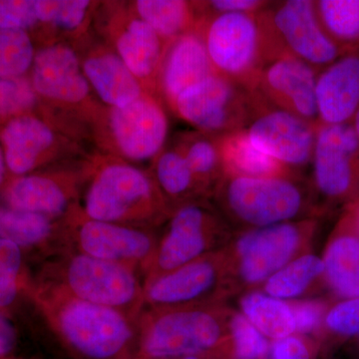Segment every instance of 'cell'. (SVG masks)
I'll return each mask as SVG.
<instances>
[{
    "label": "cell",
    "mask_w": 359,
    "mask_h": 359,
    "mask_svg": "<svg viewBox=\"0 0 359 359\" xmlns=\"http://www.w3.org/2000/svg\"><path fill=\"white\" fill-rule=\"evenodd\" d=\"M197 30L215 72L250 90L266 63L257 14L212 16L200 20Z\"/></svg>",
    "instance_id": "7c38bea8"
},
{
    "label": "cell",
    "mask_w": 359,
    "mask_h": 359,
    "mask_svg": "<svg viewBox=\"0 0 359 359\" xmlns=\"http://www.w3.org/2000/svg\"><path fill=\"white\" fill-rule=\"evenodd\" d=\"M129 6L150 25L166 43L197 29L199 15L195 1L186 0H136Z\"/></svg>",
    "instance_id": "83f0119b"
},
{
    "label": "cell",
    "mask_w": 359,
    "mask_h": 359,
    "mask_svg": "<svg viewBox=\"0 0 359 359\" xmlns=\"http://www.w3.org/2000/svg\"><path fill=\"white\" fill-rule=\"evenodd\" d=\"M79 210L88 219L149 229L172 212L150 171L105 153L82 164Z\"/></svg>",
    "instance_id": "6da1fadb"
},
{
    "label": "cell",
    "mask_w": 359,
    "mask_h": 359,
    "mask_svg": "<svg viewBox=\"0 0 359 359\" xmlns=\"http://www.w3.org/2000/svg\"><path fill=\"white\" fill-rule=\"evenodd\" d=\"M316 344L308 335L290 334L269 344L271 359H313Z\"/></svg>",
    "instance_id": "b9f144b4"
},
{
    "label": "cell",
    "mask_w": 359,
    "mask_h": 359,
    "mask_svg": "<svg viewBox=\"0 0 359 359\" xmlns=\"http://www.w3.org/2000/svg\"><path fill=\"white\" fill-rule=\"evenodd\" d=\"M215 73L197 29L168 42L157 77V96L171 110L177 97Z\"/></svg>",
    "instance_id": "7402d4cb"
},
{
    "label": "cell",
    "mask_w": 359,
    "mask_h": 359,
    "mask_svg": "<svg viewBox=\"0 0 359 359\" xmlns=\"http://www.w3.org/2000/svg\"><path fill=\"white\" fill-rule=\"evenodd\" d=\"M271 4L266 0H208L195 1V6L200 21L221 14H259Z\"/></svg>",
    "instance_id": "60d3db41"
},
{
    "label": "cell",
    "mask_w": 359,
    "mask_h": 359,
    "mask_svg": "<svg viewBox=\"0 0 359 359\" xmlns=\"http://www.w3.org/2000/svg\"><path fill=\"white\" fill-rule=\"evenodd\" d=\"M224 175L249 178L302 176L252 145L245 129L217 137Z\"/></svg>",
    "instance_id": "484cf974"
},
{
    "label": "cell",
    "mask_w": 359,
    "mask_h": 359,
    "mask_svg": "<svg viewBox=\"0 0 359 359\" xmlns=\"http://www.w3.org/2000/svg\"><path fill=\"white\" fill-rule=\"evenodd\" d=\"M158 238L154 257L144 280L169 273L222 249L233 231L210 200L175 208Z\"/></svg>",
    "instance_id": "9c48e42d"
},
{
    "label": "cell",
    "mask_w": 359,
    "mask_h": 359,
    "mask_svg": "<svg viewBox=\"0 0 359 359\" xmlns=\"http://www.w3.org/2000/svg\"><path fill=\"white\" fill-rule=\"evenodd\" d=\"M318 122L347 124L359 108V48L342 54L316 77Z\"/></svg>",
    "instance_id": "603a6c76"
},
{
    "label": "cell",
    "mask_w": 359,
    "mask_h": 359,
    "mask_svg": "<svg viewBox=\"0 0 359 359\" xmlns=\"http://www.w3.org/2000/svg\"><path fill=\"white\" fill-rule=\"evenodd\" d=\"M151 166V174L172 211L196 201H211L210 194L194 176L185 158L174 146L165 147Z\"/></svg>",
    "instance_id": "4316f807"
},
{
    "label": "cell",
    "mask_w": 359,
    "mask_h": 359,
    "mask_svg": "<svg viewBox=\"0 0 359 359\" xmlns=\"http://www.w3.org/2000/svg\"><path fill=\"white\" fill-rule=\"evenodd\" d=\"M6 158H4V153L0 147V186L2 185L4 181V177H6Z\"/></svg>",
    "instance_id": "f6af8a7d"
},
{
    "label": "cell",
    "mask_w": 359,
    "mask_h": 359,
    "mask_svg": "<svg viewBox=\"0 0 359 359\" xmlns=\"http://www.w3.org/2000/svg\"><path fill=\"white\" fill-rule=\"evenodd\" d=\"M224 247L169 273L144 280V311L224 304L235 295Z\"/></svg>",
    "instance_id": "30bf717a"
},
{
    "label": "cell",
    "mask_w": 359,
    "mask_h": 359,
    "mask_svg": "<svg viewBox=\"0 0 359 359\" xmlns=\"http://www.w3.org/2000/svg\"><path fill=\"white\" fill-rule=\"evenodd\" d=\"M77 47L82 70L96 99L106 108H118L133 102L146 90L105 41L83 36Z\"/></svg>",
    "instance_id": "44dd1931"
},
{
    "label": "cell",
    "mask_w": 359,
    "mask_h": 359,
    "mask_svg": "<svg viewBox=\"0 0 359 359\" xmlns=\"http://www.w3.org/2000/svg\"><path fill=\"white\" fill-rule=\"evenodd\" d=\"M257 20L266 62L290 56L320 72L346 52L323 29L314 0L271 1Z\"/></svg>",
    "instance_id": "52a82bcc"
},
{
    "label": "cell",
    "mask_w": 359,
    "mask_h": 359,
    "mask_svg": "<svg viewBox=\"0 0 359 359\" xmlns=\"http://www.w3.org/2000/svg\"><path fill=\"white\" fill-rule=\"evenodd\" d=\"M311 166V188L323 214L359 199V141L351 123L318 124Z\"/></svg>",
    "instance_id": "4fadbf2b"
},
{
    "label": "cell",
    "mask_w": 359,
    "mask_h": 359,
    "mask_svg": "<svg viewBox=\"0 0 359 359\" xmlns=\"http://www.w3.org/2000/svg\"><path fill=\"white\" fill-rule=\"evenodd\" d=\"M269 351L268 339L245 318L244 314L233 309L229 353L237 359H264Z\"/></svg>",
    "instance_id": "d590c367"
},
{
    "label": "cell",
    "mask_w": 359,
    "mask_h": 359,
    "mask_svg": "<svg viewBox=\"0 0 359 359\" xmlns=\"http://www.w3.org/2000/svg\"><path fill=\"white\" fill-rule=\"evenodd\" d=\"M32 84L37 96L51 103L53 110L77 113L91 126L103 109L85 77L77 47L63 40L36 52Z\"/></svg>",
    "instance_id": "9a60e30c"
},
{
    "label": "cell",
    "mask_w": 359,
    "mask_h": 359,
    "mask_svg": "<svg viewBox=\"0 0 359 359\" xmlns=\"http://www.w3.org/2000/svg\"><path fill=\"white\" fill-rule=\"evenodd\" d=\"M81 184L82 165L78 168L56 167L53 171L25 175L14 180L7 188V205L63 222L79 209Z\"/></svg>",
    "instance_id": "ffe728a7"
},
{
    "label": "cell",
    "mask_w": 359,
    "mask_h": 359,
    "mask_svg": "<svg viewBox=\"0 0 359 359\" xmlns=\"http://www.w3.org/2000/svg\"><path fill=\"white\" fill-rule=\"evenodd\" d=\"M211 202L233 233L320 218L323 214L311 183L302 176L249 178L224 175Z\"/></svg>",
    "instance_id": "3957f363"
},
{
    "label": "cell",
    "mask_w": 359,
    "mask_h": 359,
    "mask_svg": "<svg viewBox=\"0 0 359 359\" xmlns=\"http://www.w3.org/2000/svg\"><path fill=\"white\" fill-rule=\"evenodd\" d=\"M62 223L68 249L128 266L144 280L159 238L155 229L96 221L79 209Z\"/></svg>",
    "instance_id": "5bb4252c"
},
{
    "label": "cell",
    "mask_w": 359,
    "mask_h": 359,
    "mask_svg": "<svg viewBox=\"0 0 359 359\" xmlns=\"http://www.w3.org/2000/svg\"><path fill=\"white\" fill-rule=\"evenodd\" d=\"M36 8L40 25L78 39L84 36L95 13V4L89 0H36Z\"/></svg>",
    "instance_id": "d6a6232c"
},
{
    "label": "cell",
    "mask_w": 359,
    "mask_h": 359,
    "mask_svg": "<svg viewBox=\"0 0 359 359\" xmlns=\"http://www.w3.org/2000/svg\"><path fill=\"white\" fill-rule=\"evenodd\" d=\"M34 45L25 30L0 29V78H21L32 69Z\"/></svg>",
    "instance_id": "836d02e7"
},
{
    "label": "cell",
    "mask_w": 359,
    "mask_h": 359,
    "mask_svg": "<svg viewBox=\"0 0 359 359\" xmlns=\"http://www.w3.org/2000/svg\"><path fill=\"white\" fill-rule=\"evenodd\" d=\"M325 285L342 299L359 297V233L344 210L330 233L323 256Z\"/></svg>",
    "instance_id": "cb8c5ba5"
},
{
    "label": "cell",
    "mask_w": 359,
    "mask_h": 359,
    "mask_svg": "<svg viewBox=\"0 0 359 359\" xmlns=\"http://www.w3.org/2000/svg\"><path fill=\"white\" fill-rule=\"evenodd\" d=\"M41 280L77 299L121 311L135 320L144 311V280L140 273L74 250L52 256Z\"/></svg>",
    "instance_id": "8992f818"
},
{
    "label": "cell",
    "mask_w": 359,
    "mask_h": 359,
    "mask_svg": "<svg viewBox=\"0 0 359 359\" xmlns=\"http://www.w3.org/2000/svg\"><path fill=\"white\" fill-rule=\"evenodd\" d=\"M238 309L268 339H283L295 332L290 302L271 297L263 290H250L241 294Z\"/></svg>",
    "instance_id": "f546056e"
},
{
    "label": "cell",
    "mask_w": 359,
    "mask_h": 359,
    "mask_svg": "<svg viewBox=\"0 0 359 359\" xmlns=\"http://www.w3.org/2000/svg\"><path fill=\"white\" fill-rule=\"evenodd\" d=\"M289 302L294 316V334H320L330 302L321 299H301Z\"/></svg>",
    "instance_id": "f35d334b"
},
{
    "label": "cell",
    "mask_w": 359,
    "mask_h": 359,
    "mask_svg": "<svg viewBox=\"0 0 359 359\" xmlns=\"http://www.w3.org/2000/svg\"><path fill=\"white\" fill-rule=\"evenodd\" d=\"M34 299L54 334L78 359L136 358L138 320L42 280Z\"/></svg>",
    "instance_id": "7a4b0ae2"
},
{
    "label": "cell",
    "mask_w": 359,
    "mask_h": 359,
    "mask_svg": "<svg viewBox=\"0 0 359 359\" xmlns=\"http://www.w3.org/2000/svg\"><path fill=\"white\" fill-rule=\"evenodd\" d=\"M1 141L7 169L20 177L47 163L55 164L79 150L75 139L55 123L27 114L7 122Z\"/></svg>",
    "instance_id": "e0dca14e"
},
{
    "label": "cell",
    "mask_w": 359,
    "mask_h": 359,
    "mask_svg": "<svg viewBox=\"0 0 359 359\" xmlns=\"http://www.w3.org/2000/svg\"><path fill=\"white\" fill-rule=\"evenodd\" d=\"M180 359H205L204 356H188V358H180Z\"/></svg>",
    "instance_id": "7dc6e473"
},
{
    "label": "cell",
    "mask_w": 359,
    "mask_h": 359,
    "mask_svg": "<svg viewBox=\"0 0 359 359\" xmlns=\"http://www.w3.org/2000/svg\"><path fill=\"white\" fill-rule=\"evenodd\" d=\"M325 332L344 337L359 334V297L330 304L320 334Z\"/></svg>",
    "instance_id": "74e56055"
},
{
    "label": "cell",
    "mask_w": 359,
    "mask_h": 359,
    "mask_svg": "<svg viewBox=\"0 0 359 359\" xmlns=\"http://www.w3.org/2000/svg\"><path fill=\"white\" fill-rule=\"evenodd\" d=\"M39 96L32 81L25 77L0 78V118L18 117L33 109Z\"/></svg>",
    "instance_id": "8d00e7d4"
},
{
    "label": "cell",
    "mask_w": 359,
    "mask_h": 359,
    "mask_svg": "<svg viewBox=\"0 0 359 359\" xmlns=\"http://www.w3.org/2000/svg\"><path fill=\"white\" fill-rule=\"evenodd\" d=\"M104 6L99 20L104 41L122 59L146 91L157 96L158 73L166 42L131 11L129 4Z\"/></svg>",
    "instance_id": "2e32d148"
},
{
    "label": "cell",
    "mask_w": 359,
    "mask_h": 359,
    "mask_svg": "<svg viewBox=\"0 0 359 359\" xmlns=\"http://www.w3.org/2000/svg\"><path fill=\"white\" fill-rule=\"evenodd\" d=\"M174 147L185 158L194 176L212 196L224 172L216 138L198 131L178 135Z\"/></svg>",
    "instance_id": "4dcf8cb0"
},
{
    "label": "cell",
    "mask_w": 359,
    "mask_h": 359,
    "mask_svg": "<svg viewBox=\"0 0 359 359\" xmlns=\"http://www.w3.org/2000/svg\"><path fill=\"white\" fill-rule=\"evenodd\" d=\"M91 128L102 153L138 166L166 147L169 119L164 103L146 92L122 107H103Z\"/></svg>",
    "instance_id": "ba28073f"
},
{
    "label": "cell",
    "mask_w": 359,
    "mask_h": 359,
    "mask_svg": "<svg viewBox=\"0 0 359 359\" xmlns=\"http://www.w3.org/2000/svg\"><path fill=\"white\" fill-rule=\"evenodd\" d=\"M23 250L11 241L0 238V311L11 308L23 283Z\"/></svg>",
    "instance_id": "e575fe53"
},
{
    "label": "cell",
    "mask_w": 359,
    "mask_h": 359,
    "mask_svg": "<svg viewBox=\"0 0 359 359\" xmlns=\"http://www.w3.org/2000/svg\"><path fill=\"white\" fill-rule=\"evenodd\" d=\"M18 342V335L13 323L0 311V358H6L13 353Z\"/></svg>",
    "instance_id": "7bdbcfd3"
},
{
    "label": "cell",
    "mask_w": 359,
    "mask_h": 359,
    "mask_svg": "<svg viewBox=\"0 0 359 359\" xmlns=\"http://www.w3.org/2000/svg\"><path fill=\"white\" fill-rule=\"evenodd\" d=\"M0 238L11 241L22 250L50 252L51 256L68 249L62 222L8 205L0 207Z\"/></svg>",
    "instance_id": "d4e9b609"
},
{
    "label": "cell",
    "mask_w": 359,
    "mask_h": 359,
    "mask_svg": "<svg viewBox=\"0 0 359 359\" xmlns=\"http://www.w3.org/2000/svg\"><path fill=\"white\" fill-rule=\"evenodd\" d=\"M318 74V70L299 59L283 56L264 63L250 91L264 105L320 124L316 94Z\"/></svg>",
    "instance_id": "d6986e66"
},
{
    "label": "cell",
    "mask_w": 359,
    "mask_h": 359,
    "mask_svg": "<svg viewBox=\"0 0 359 359\" xmlns=\"http://www.w3.org/2000/svg\"><path fill=\"white\" fill-rule=\"evenodd\" d=\"M37 25L36 0H0V29L27 32Z\"/></svg>",
    "instance_id": "ab89813d"
},
{
    "label": "cell",
    "mask_w": 359,
    "mask_h": 359,
    "mask_svg": "<svg viewBox=\"0 0 359 359\" xmlns=\"http://www.w3.org/2000/svg\"><path fill=\"white\" fill-rule=\"evenodd\" d=\"M233 309L224 304L143 311L138 359H178L229 353Z\"/></svg>",
    "instance_id": "277c9868"
},
{
    "label": "cell",
    "mask_w": 359,
    "mask_h": 359,
    "mask_svg": "<svg viewBox=\"0 0 359 359\" xmlns=\"http://www.w3.org/2000/svg\"><path fill=\"white\" fill-rule=\"evenodd\" d=\"M323 276V259L311 252L276 271L259 290L283 301H295L325 285Z\"/></svg>",
    "instance_id": "f1b7e54d"
},
{
    "label": "cell",
    "mask_w": 359,
    "mask_h": 359,
    "mask_svg": "<svg viewBox=\"0 0 359 359\" xmlns=\"http://www.w3.org/2000/svg\"><path fill=\"white\" fill-rule=\"evenodd\" d=\"M255 104L256 109L245 128L252 145L297 173L309 166L318 124L264 105L256 99Z\"/></svg>",
    "instance_id": "ac0fdd59"
},
{
    "label": "cell",
    "mask_w": 359,
    "mask_h": 359,
    "mask_svg": "<svg viewBox=\"0 0 359 359\" xmlns=\"http://www.w3.org/2000/svg\"><path fill=\"white\" fill-rule=\"evenodd\" d=\"M344 210L351 215V219H353V223L355 224L359 233V199L353 203V204L347 205V207L344 208Z\"/></svg>",
    "instance_id": "ee69618b"
},
{
    "label": "cell",
    "mask_w": 359,
    "mask_h": 359,
    "mask_svg": "<svg viewBox=\"0 0 359 359\" xmlns=\"http://www.w3.org/2000/svg\"><path fill=\"white\" fill-rule=\"evenodd\" d=\"M323 29L340 48H359V0H314Z\"/></svg>",
    "instance_id": "1f68e13d"
},
{
    "label": "cell",
    "mask_w": 359,
    "mask_h": 359,
    "mask_svg": "<svg viewBox=\"0 0 359 359\" xmlns=\"http://www.w3.org/2000/svg\"><path fill=\"white\" fill-rule=\"evenodd\" d=\"M351 126L354 130V133H355L356 137H358L359 141V108L358 110L356 111L355 115L353 116V120L351 122Z\"/></svg>",
    "instance_id": "bcb514c9"
},
{
    "label": "cell",
    "mask_w": 359,
    "mask_h": 359,
    "mask_svg": "<svg viewBox=\"0 0 359 359\" xmlns=\"http://www.w3.org/2000/svg\"><path fill=\"white\" fill-rule=\"evenodd\" d=\"M135 359H137V358H135Z\"/></svg>",
    "instance_id": "c3c4849f"
},
{
    "label": "cell",
    "mask_w": 359,
    "mask_h": 359,
    "mask_svg": "<svg viewBox=\"0 0 359 359\" xmlns=\"http://www.w3.org/2000/svg\"><path fill=\"white\" fill-rule=\"evenodd\" d=\"M255 109L249 89L216 72L182 92L171 108L196 131L214 138L247 128Z\"/></svg>",
    "instance_id": "8fae6325"
},
{
    "label": "cell",
    "mask_w": 359,
    "mask_h": 359,
    "mask_svg": "<svg viewBox=\"0 0 359 359\" xmlns=\"http://www.w3.org/2000/svg\"><path fill=\"white\" fill-rule=\"evenodd\" d=\"M320 218L238 231L228 245L235 294L259 290L276 271L311 252Z\"/></svg>",
    "instance_id": "5b68a950"
}]
</instances>
